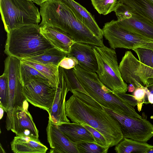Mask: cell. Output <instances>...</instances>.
<instances>
[{"instance_id":"obj_12","label":"cell","mask_w":153,"mask_h":153,"mask_svg":"<svg viewBox=\"0 0 153 153\" xmlns=\"http://www.w3.org/2000/svg\"><path fill=\"white\" fill-rule=\"evenodd\" d=\"M6 128L16 135H25L39 138V131L28 108L17 106L6 112Z\"/></svg>"},{"instance_id":"obj_11","label":"cell","mask_w":153,"mask_h":153,"mask_svg":"<svg viewBox=\"0 0 153 153\" xmlns=\"http://www.w3.org/2000/svg\"><path fill=\"white\" fill-rule=\"evenodd\" d=\"M57 87L48 81L35 80L23 85L27 101L35 107L49 111L54 101Z\"/></svg>"},{"instance_id":"obj_10","label":"cell","mask_w":153,"mask_h":153,"mask_svg":"<svg viewBox=\"0 0 153 153\" xmlns=\"http://www.w3.org/2000/svg\"><path fill=\"white\" fill-rule=\"evenodd\" d=\"M21 60L8 56L4 61V72L7 77L9 89L8 110L17 106L28 108L27 101L23 92V85L20 74Z\"/></svg>"},{"instance_id":"obj_29","label":"cell","mask_w":153,"mask_h":153,"mask_svg":"<svg viewBox=\"0 0 153 153\" xmlns=\"http://www.w3.org/2000/svg\"><path fill=\"white\" fill-rule=\"evenodd\" d=\"M76 144L79 153H106L109 148L91 142H84Z\"/></svg>"},{"instance_id":"obj_31","label":"cell","mask_w":153,"mask_h":153,"mask_svg":"<svg viewBox=\"0 0 153 153\" xmlns=\"http://www.w3.org/2000/svg\"><path fill=\"white\" fill-rule=\"evenodd\" d=\"M114 11L117 20H120L130 17L133 10L123 3L117 2Z\"/></svg>"},{"instance_id":"obj_18","label":"cell","mask_w":153,"mask_h":153,"mask_svg":"<svg viewBox=\"0 0 153 153\" xmlns=\"http://www.w3.org/2000/svg\"><path fill=\"white\" fill-rule=\"evenodd\" d=\"M67 6L77 18L97 38L103 40L102 29L94 18L85 7L74 0H59Z\"/></svg>"},{"instance_id":"obj_37","label":"cell","mask_w":153,"mask_h":153,"mask_svg":"<svg viewBox=\"0 0 153 153\" xmlns=\"http://www.w3.org/2000/svg\"><path fill=\"white\" fill-rule=\"evenodd\" d=\"M135 87L134 85L130 84L128 86V90L129 92H133L135 90Z\"/></svg>"},{"instance_id":"obj_14","label":"cell","mask_w":153,"mask_h":153,"mask_svg":"<svg viewBox=\"0 0 153 153\" xmlns=\"http://www.w3.org/2000/svg\"><path fill=\"white\" fill-rule=\"evenodd\" d=\"M48 141L51 153H79L76 144L72 142L49 120L46 128Z\"/></svg>"},{"instance_id":"obj_25","label":"cell","mask_w":153,"mask_h":153,"mask_svg":"<svg viewBox=\"0 0 153 153\" xmlns=\"http://www.w3.org/2000/svg\"><path fill=\"white\" fill-rule=\"evenodd\" d=\"M20 74L21 81L23 85L33 81H50L35 68L21 60L20 65Z\"/></svg>"},{"instance_id":"obj_20","label":"cell","mask_w":153,"mask_h":153,"mask_svg":"<svg viewBox=\"0 0 153 153\" xmlns=\"http://www.w3.org/2000/svg\"><path fill=\"white\" fill-rule=\"evenodd\" d=\"M57 126L70 140L76 144L84 142L95 143L92 134L81 124L69 122L61 123Z\"/></svg>"},{"instance_id":"obj_38","label":"cell","mask_w":153,"mask_h":153,"mask_svg":"<svg viewBox=\"0 0 153 153\" xmlns=\"http://www.w3.org/2000/svg\"><path fill=\"white\" fill-rule=\"evenodd\" d=\"M49 0H33V2L36 3L37 5L40 6L43 3Z\"/></svg>"},{"instance_id":"obj_17","label":"cell","mask_w":153,"mask_h":153,"mask_svg":"<svg viewBox=\"0 0 153 153\" xmlns=\"http://www.w3.org/2000/svg\"><path fill=\"white\" fill-rule=\"evenodd\" d=\"M39 27L42 34L54 47L67 55L70 53L71 46L75 42L69 34L55 27Z\"/></svg>"},{"instance_id":"obj_43","label":"cell","mask_w":153,"mask_h":153,"mask_svg":"<svg viewBox=\"0 0 153 153\" xmlns=\"http://www.w3.org/2000/svg\"><path fill=\"white\" fill-rule=\"evenodd\" d=\"M151 2L153 3V0H149Z\"/></svg>"},{"instance_id":"obj_15","label":"cell","mask_w":153,"mask_h":153,"mask_svg":"<svg viewBox=\"0 0 153 153\" xmlns=\"http://www.w3.org/2000/svg\"><path fill=\"white\" fill-rule=\"evenodd\" d=\"M116 22L118 26L124 30L153 41V24L134 10L130 17Z\"/></svg>"},{"instance_id":"obj_41","label":"cell","mask_w":153,"mask_h":153,"mask_svg":"<svg viewBox=\"0 0 153 153\" xmlns=\"http://www.w3.org/2000/svg\"><path fill=\"white\" fill-rule=\"evenodd\" d=\"M0 153H5V152L4 150L3 149V148H2V147L1 146V144H0Z\"/></svg>"},{"instance_id":"obj_27","label":"cell","mask_w":153,"mask_h":153,"mask_svg":"<svg viewBox=\"0 0 153 153\" xmlns=\"http://www.w3.org/2000/svg\"><path fill=\"white\" fill-rule=\"evenodd\" d=\"M93 6L100 14L106 15L114 11L117 0H91Z\"/></svg>"},{"instance_id":"obj_21","label":"cell","mask_w":153,"mask_h":153,"mask_svg":"<svg viewBox=\"0 0 153 153\" xmlns=\"http://www.w3.org/2000/svg\"><path fill=\"white\" fill-rule=\"evenodd\" d=\"M153 146L146 142H142L123 137L116 145L114 150L117 153H146Z\"/></svg>"},{"instance_id":"obj_6","label":"cell","mask_w":153,"mask_h":153,"mask_svg":"<svg viewBox=\"0 0 153 153\" xmlns=\"http://www.w3.org/2000/svg\"><path fill=\"white\" fill-rule=\"evenodd\" d=\"M98 68L96 72L100 81L116 93H126L128 85L120 72L115 50L105 46L94 45Z\"/></svg>"},{"instance_id":"obj_16","label":"cell","mask_w":153,"mask_h":153,"mask_svg":"<svg viewBox=\"0 0 153 153\" xmlns=\"http://www.w3.org/2000/svg\"><path fill=\"white\" fill-rule=\"evenodd\" d=\"M93 46L88 44L75 42L71 46L67 56L74 57L77 60L78 65L83 69L96 72L98 64Z\"/></svg>"},{"instance_id":"obj_3","label":"cell","mask_w":153,"mask_h":153,"mask_svg":"<svg viewBox=\"0 0 153 153\" xmlns=\"http://www.w3.org/2000/svg\"><path fill=\"white\" fill-rule=\"evenodd\" d=\"M73 71L90 96L99 104L120 114L142 118L131 104L102 83L96 72L87 71L78 65L73 68Z\"/></svg>"},{"instance_id":"obj_19","label":"cell","mask_w":153,"mask_h":153,"mask_svg":"<svg viewBox=\"0 0 153 153\" xmlns=\"http://www.w3.org/2000/svg\"><path fill=\"white\" fill-rule=\"evenodd\" d=\"M10 145L14 153H45L48 149L38 138L25 135H16Z\"/></svg>"},{"instance_id":"obj_28","label":"cell","mask_w":153,"mask_h":153,"mask_svg":"<svg viewBox=\"0 0 153 153\" xmlns=\"http://www.w3.org/2000/svg\"><path fill=\"white\" fill-rule=\"evenodd\" d=\"M64 69L68 79V88L69 91L71 92L72 91H78L89 96L74 73L73 68L69 69L64 68Z\"/></svg>"},{"instance_id":"obj_8","label":"cell","mask_w":153,"mask_h":153,"mask_svg":"<svg viewBox=\"0 0 153 153\" xmlns=\"http://www.w3.org/2000/svg\"><path fill=\"white\" fill-rule=\"evenodd\" d=\"M123 80L135 88L153 84V68L141 62L130 51H127L119 65Z\"/></svg>"},{"instance_id":"obj_24","label":"cell","mask_w":153,"mask_h":153,"mask_svg":"<svg viewBox=\"0 0 153 153\" xmlns=\"http://www.w3.org/2000/svg\"><path fill=\"white\" fill-rule=\"evenodd\" d=\"M35 68L44 76L54 86L57 87L59 80V66L43 64L23 59L21 60Z\"/></svg>"},{"instance_id":"obj_32","label":"cell","mask_w":153,"mask_h":153,"mask_svg":"<svg viewBox=\"0 0 153 153\" xmlns=\"http://www.w3.org/2000/svg\"><path fill=\"white\" fill-rule=\"evenodd\" d=\"M81 125L92 134L95 139L96 143L103 147L109 148L105 138L100 132L88 125Z\"/></svg>"},{"instance_id":"obj_40","label":"cell","mask_w":153,"mask_h":153,"mask_svg":"<svg viewBox=\"0 0 153 153\" xmlns=\"http://www.w3.org/2000/svg\"><path fill=\"white\" fill-rule=\"evenodd\" d=\"M151 93L153 94V84L147 87Z\"/></svg>"},{"instance_id":"obj_9","label":"cell","mask_w":153,"mask_h":153,"mask_svg":"<svg viewBox=\"0 0 153 153\" xmlns=\"http://www.w3.org/2000/svg\"><path fill=\"white\" fill-rule=\"evenodd\" d=\"M103 107L117 121L123 137L140 142H147L153 137V124L147 120L144 114L142 115V118L138 119Z\"/></svg>"},{"instance_id":"obj_23","label":"cell","mask_w":153,"mask_h":153,"mask_svg":"<svg viewBox=\"0 0 153 153\" xmlns=\"http://www.w3.org/2000/svg\"><path fill=\"white\" fill-rule=\"evenodd\" d=\"M153 24V3L149 0H117Z\"/></svg>"},{"instance_id":"obj_36","label":"cell","mask_w":153,"mask_h":153,"mask_svg":"<svg viewBox=\"0 0 153 153\" xmlns=\"http://www.w3.org/2000/svg\"><path fill=\"white\" fill-rule=\"evenodd\" d=\"M148 103L153 104V94L150 93L146 96Z\"/></svg>"},{"instance_id":"obj_22","label":"cell","mask_w":153,"mask_h":153,"mask_svg":"<svg viewBox=\"0 0 153 153\" xmlns=\"http://www.w3.org/2000/svg\"><path fill=\"white\" fill-rule=\"evenodd\" d=\"M67 54L55 47L47 50L41 54L23 59L40 63L59 66L61 61Z\"/></svg>"},{"instance_id":"obj_1","label":"cell","mask_w":153,"mask_h":153,"mask_svg":"<svg viewBox=\"0 0 153 153\" xmlns=\"http://www.w3.org/2000/svg\"><path fill=\"white\" fill-rule=\"evenodd\" d=\"M65 112L73 122L88 125L100 132L109 148L123 138L118 123L112 116L104 109L88 105L73 94L66 101Z\"/></svg>"},{"instance_id":"obj_26","label":"cell","mask_w":153,"mask_h":153,"mask_svg":"<svg viewBox=\"0 0 153 153\" xmlns=\"http://www.w3.org/2000/svg\"><path fill=\"white\" fill-rule=\"evenodd\" d=\"M9 99L8 79L6 74L4 72L0 77V106L6 112L8 111Z\"/></svg>"},{"instance_id":"obj_5","label":"cell","mask_w":153,"mask_h":153,"mask_svg":"<svg viewBox=\"0 0 153 153\" xmlns=\"http://www.w3.org/2000/svg\"><path fill=\"white\" fill-rule=\"evenodd\" d=\"M0 10L4 28L10 30L27 25H38L40 14L30 0H0Z\"/></svg>"},{"instance_id":"obj_7","label":"cell","mask_w":153,"mask_h":153,"mask_svg":"<svg viewBox=\"0 0 153 153\" xmlns=\"http://www.w3.org/2000/svg\"><path fill=\"white\" fill-rule=\"evenodd\" d=\"M103 36L108 40L111 48L132 49L136 48L153 50V41L144 39L126 30L113 20L105 24L102 29Z\"/></svg>"},{"instance_id":"obj_4","label":"cell","mask_w":153,"mask_h":153,"mask_svg":"<svg viewBox=\"0 0 153 153\" xmlns=\"http://www.w3.org/2000/svg\"><path fill=\"white\" fill-rule=\"evenodd\" d=\"M54 47L42 34L39 25H27L7 33L4 52L22 60Z\"/></svg>"},{"instance_id":"obj_44","label":"cell","mask_w":153,"mask_h":153,"mask_svg":"<svg viewBox=\"0 0 153 153\" xmlns=\"http://www.w3.org/2000/svg\"><path fill=\"white\" fill-rule=\"evenodd\" d=\"M31 0V1H33V0Z\"/></svg>"},{"instance_id":"obj_33","label":"cell","mask_w":153,"mask_h":153,"mask_svg":"<svg viewBox=\"0 0 153 153\" xmlns=\"http://www.w3.org/2000/svg\"><path fill=\"white\" fill-rule=\"evenodd\" d=\"M133 95L137 101V110L140 112L141 110L143 104L145 102L146 93L143 87L135 88Z\"/></svg>"},{"instance_id":"obj_39","label":"cell","mask_w":153,"mask_h":153,"mask_svg":"<svg viewBox=\"0 0 153 153\" xmlns=\"http://www.w3.org/2000/svg\"><path fill=\"white\" fill-rule=\"evenodd\" d=\"M4 110L3 108L0 106V120L2 118Z\"/></svg>"},{"instance_id":"obj_34","label":"cell","mask_w":153,"mask_h":153,"mask_svg":"<svg viewBox=\"0 0 153 153\" xmlns=\"http://www.w3.org/2000/svg\"><path fill=\"white\" fill-rule=\"evenodd\" d=\"M78 65L77 60L74 57L67 56L61 61L59 66L65 69H69L73 68Z\"/></svg>"},{"instance_id":"obj_13","label":"cell","mask_w":153,"mask_h":153,"mask_svg":"<svg viewBox=\"0 0 153 153\" xmlns=\"http://www.w3.org/2000/svg\"><path fill=\"white\" fill-rule=\"evenodd\" d=\"M59 80L57 89L49 114V120L56 125L70 122L65 112V99L69 91L68 79L64 68L59 66Z\"/></svg>"},{"instance_id":"obj_35","label":"cell","mask_w":153,"mask_h":153,"mask_svg":"<svg viewBox=\"0 0 153 153\" xmlns=\"http://www.w3.org/2000/svg\"><path fill=\"white\" fill-rule=\"evenodd\" d=\"M118 94L120 96L131 104L134 107L137 105V101L133 95L126 93H120Z\"/></svg>"},{"instance_id":"obj_2","label":"cell","mask_w":153,"mask_h":153,"mask_svg":"<svg viewBox=\"0 0 153 153\" xmlns=\"http://www.w3.org/2000/svg\"><path fill=\"white\" fill-rule=\"evenodd\" d=\"M42 17L39 26L46 25L58 27L69 34L75 42L102 47L103 40L96 37L59 0H49L40 5Z\"/></svg>"},{"instance_id":"obj_30","label":"cell","mask_w":153,"mask_h":153,"mask_svg":"<svg viewBox=\"0 0 153 153\" xmlns=\"http://www.w3.org/2000/svg\"><path fill=\"white\" fill-rule=\"evenodd\" d=\"M132 50L137 54L140 62L153 68V50L143 48H134Z\"/></svg>"},{"instance_id":"obj_42","label":"cell","mask_w":153,"mask_h":153,"mask_svg":"<svg viewBox=\"0 0 153 153\" xmlns=\"http://www.w3.org/2000/svg\"><path fill=\"white\" fill-rule=\"evenodd\" d=\"M146 153H153V147L148 150Z\"/></svg>"}]
</instances>
